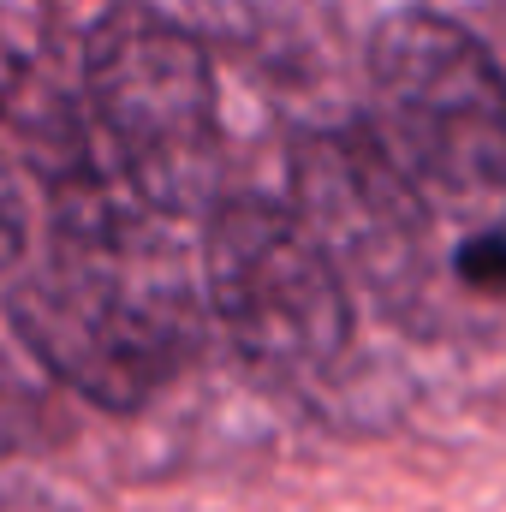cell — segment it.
<instances>
[{
	"mask_svg": "<svg viewBox=\"0 0 506 512\" xmlns=\"http://www.w3.org/2000/svg\"><path fill=\"white\" fill-rule=\"evenodd\" d=\"M24 346L108 411H137L197 352V304L173 245L102 179L54 191V251L12 292Z\"/></svg>",
	"mask_w": 506,
	"mask_h": 512,
	"instance_id": "6da1fadb",
	"label": "cell"
},
{
	"mask_svg": "<svg viewBox=\"0 0 506 512\" xmlns=\"http://www.w3.org/2000/svg\"><path fill=\"white\" fill-rule=\"evenodd\" d=\"M381 155L459 215H506V78L495 54L441 12H399L370 42Z\"/></svg>",
	"mask_w": 506,
	"mask_h": 512,
	"instance_id": "7a4b0ae2",
	"label": "cell"
},
{
	"mask_svg": "<svg viewBox=\"0 0 506 512\" xmlns=\"http://www.w3.org/2000/svg\"><path fill=\"white\" fill-rule=\"evenodd\" d=\"M84 96L126 185L155 215L215 209L221 120L209 54L161 12L114 6L84 42Z\"/></svg>",
	"mask_w": 506,
	"mask_h": 512,
	"instance_id": "3957f363",
	"label": "cell"
},
{
	"mask_svg": "<svg viewBox=\"0 0 506 512\" xmlns=\"http://www.w3.org/2000/svg\"><path fill=\"white\" fill-rule=\"evenodd\" d=\"M203 286L227 340L268 376H316L352 340V304L340 268L268 197H227L209 215Z\"/></svg>",
	"mask_w": 506,
	"mask_h": 512,
	"instance_id": "277c9868",
	"label": "cell"
},
{
	"mask_svg": "<svg viewBox=\"0 0 506 512\" xmlns=\"http://www.w3.org/2000/svg\"><path fill=\"white\" fill-rule=\"evenodd\" d=\"M298 221L316 233L328 262L364 286L393 292L423 256V203L381 155L370 131H316L298 143Z\"/></svg>",
	"mask_w": 506,
	"mask_h": 512,
	"instance_id": "5b68a950",
	"label": "cell"
},
{
	"mask_svg": "<svg viewBox=\"0 0 506 512\" xmlns=\"http://www.w3.org/2000/svg\"><path fill=\"white\" fill-rule=\"evenodd\" d=\"M459 280L477 292H506V227H477L459 245Z\"/></svg>",
	"mask_w": 506,
	"mask_h": 512,
	"instance_id": "8992f818",
	"label": "cell"
}]
</instances>
